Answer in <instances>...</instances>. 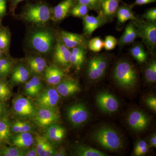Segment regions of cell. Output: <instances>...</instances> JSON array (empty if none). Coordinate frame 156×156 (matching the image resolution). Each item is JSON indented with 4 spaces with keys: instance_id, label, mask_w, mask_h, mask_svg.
<instances>
[{
    "instance_id": "c3c4849f",
    "label": "cell",
    "mask_w": 156,
    "mask_h": 156,
    "mask_svg": "<svg viewBox=\"0 0 156 156\" xmlns=\"http://www.w3.org/2000/svg\"><path fill=\"white\" fill-rule=\"evenodd\" d=\"M150 144L152 147H156V134H153L150 138Z\"/></svg>"
},
{
    "instance_id": "ac0fdd59",
    "label": "cell",
    "mask_w": 156,
    "mask_h": 156,
    "mask_svg": "<svg viewBox=\"0 0 156 156\" xmlns=\"http://www.w3.org/2000/svg\"><path fill=\"white\" fill-rule=\"evenodd\" d=\"M76 3V0H64L59 3L53 9V20L59 21L64 19Z\"/></svg>"
},
{
    "instance_id": "836d02e7",
    "label": "cell",
    "mask_w": 156,
    "mask_h": 156,
    "mask_svg": "<svg viewBox=\"0 0 156 156\" xmlns=\"http://www.w3.org/2000/svg\"><path fill=\"white\" fill-rule=\"evenodd\" d=\"M1 156H24L23 151L16 147L5 146L0 148Z\"/></svg>"
},
{
    "instance_id": "d4e9b609",
    "label": "cell",
    "mask_w": 156,
    "mask_h": 156,
    "mask_svg": "<svg viewBox=\"0 0 156 156\" xmlns=\"http://www.w3.org/2000/svg\"><path fill=\"white\" fill-rule=\"evenodd\" d=\"M138 37L137 31L133 21L129 23L125 29L124 33L122 35L118 43L119 47L133 43Z\"/></svg>"
},
{
    "instance_id": "b9f144b4",
    "label": "cell",
    "mask_w": 156,
    "mask_h": 156,
    "mask_svg": "<svg viewBox=\"0 0 156 156\" xmlns=\"http://www.w3.org/2000/svg\"><path fill=\"white\" fill-rule=\"evenodd\" d=\"M118 44V41L115 37L112 36L106 37L104 41V47L106 50H110L114 49Z\"/></svg>"
},
{
    "instance_id": "484cf974",
    "label": "cell",
    "mask_w": 156,
    "mask_h": 156,
    "mask_svg": "<svg viewBox=\"0 0 156 156\" xmlns=\"http://www.w3.org/2000/svg\"><path fill=\"white\" fill-rule=\"evenodd\" d=\"M30 72L23 65L20 64L16 66L12 72L11 80L14 84L23 83L30 78Z\"/></svg>"
},
{
    "instance_id": "277c9868",
    "label": "cell",
    "mask_w": 156,
    "mask_h": 156,
    "mask_svg": "<svg viewBox=\"0 0 156 156\" xmlns=\"http://www.w3.org/2000/svg\"><path fill=\"white\" fill-rule=\"evenodd\" d=\"M22 17L26 21L34 24L45 25L51 18V11L46 5H33L26 9L22 14Z\"/></svg>"
},
{
    "instance_id": "30bf717a",
    "label": "cell",
    "mask_w": 156,
    "mask_h": 156,
    "mask_svg": "<svg viewBox=\"0 0 156 156\" xmlns=\"http://www.w3.org/2000/svg\"><path fill=\"white\" fill-rule=\"evenodd\" d=\"M60 99L56 89L48 88L42 90L37 96L36 105L38 108H56Z\"/></svg>"
},
{
    "instance_id": "7402d4cb",
    "label": "cell",
    "mask_w": 156,
    "mask_h": 156,
    "mask_svg": "<svg viewBox=\"0 0 156 156\" xmlns=\"http://www.w3.org/2000/svg\"><path fill=\"white\" fill-rule=\"evenodd\" d=\"M66 134V130L64 127L53 124L48 127L44 137L50 142H59L64 138Z\"/></svg>"
},
{
    "instance_id": "7dc6e473",
    "label": "cell",
    "mask_w": 156,
    "mask_h": 156,
    "mask_svg": "<svg viewBox=\"0 0 156 156\" xmlns=\"http://www.w3.org/2000/svg\"><path fill=\"white\" fill-rule=\"evenodd\" d=\"M156 1V0H135L134 5H145L149 3L154 2Z\"/></svg>"
},
{
    "instance_id": "d590c367",
    "label": "cell",
    "mask_w": 156,
    "mask_h": 156,
    "mask_svg": "<svg viewBox=\"0 0 156 156\" xmlns=\"http://www.w3.org/2000/svg\"><path fill=\"white\" fill-rule=\"evenodd\" d=\"M12 93L9 85L5 81L0 80V101L4 102L9 100Z\"/></svg>"
},
{
    "instance_id": "d6a6232c",
    "label": "cell",
    "mask_w": 156,
    "mask_h": 156,
    "mask_svg": "<svg viewBox=\"0 0 156 156\" xmlns=\"http://www.w3.org/2000/svg\"><path fill=\"white\" fill-rule=\"evenodd\" d=\"M144 76L148 83H154L156 81V62L154 59L146 67Z\"/></svg>"
},
{
    "instance_id": "4316f807",
    "label": "cell",
    "mask_w": 156,
    "mask_h": 156,
    "mask_svg": "<svg viewBox=\"0 0 156 156\" xmlns=\"http://www.w3.org/2000/svg\"><path fill=\"white\" fill-rule=\"evenodd\" d=\"M27 64L30 72L36 74H41L44 72L48 67L47 62L44 58L40 56L31 57L28 59Z\"/></svg>"
},
{
    "instance_id": "9a60e30c",
    "label": "cell",
    "mask_w": 156,
    "mask_h": 156,
    "mask_svg": "<svg viewBox=\"0 0 156 156\" xmlns=\"http://www.w3.org/2000/svg\"><path fill=\"white\" fill-rule=\"evenodd\" d=\"M56 90L60 95L66 97L80 92V87L77 81L71 78H68L57 85Z\"/></svg>"
},
{
    "instance_id": "8fae6325",
    "label": "cell",
    "mask_w": 156,
    "mask_h": 156,
    "mask_svg": "<svg viewBox=\"0 0 156 156\" xmlns=\"http://www.w3.org/2000/svg\"><path fill=\"white\" fill-rule=\"evenodd\" d=\"M96 101L99 108L107 113H113L117 112L119 107V101L108 92L98 93L96 95Z\"/></svg>"
},
{
    "instance_id": "ee69618b",
    "label": "cell",
    "mask_w": 156,
    "mask_h": 156,
    "mask_svg": "<svg viewBox=\"0 0 156 156\" xmlns=\"http://www.w3.org/2000/svg\"><path fill=\"white\" fill-rule=\"evenodd\" d=\"M147 105L153 111H156V98L155 96L150 95L145 99Z\"/></svg>"
},
{
    "instance_id": "4fadbf2b",
    "label": "cell",
    "mask_w": 156,
    "mask_h": 156,
    "mask_svg": "<svg viewBox=\"0 0 156 156\" xmlns=\"http://www.w3.org/2000/svg\"><path fill=\"white\" fill-rule=\"evenodd\" d=\"M60 39L65 46L69 49L77 47L86 48L88 46L87 40L83 36L79 34L62 31L60 33Z\"/></svg>"
},
{
    "instance_id": "f907efd6",
    "label": "cell",
    "mask_w": 156,
    "mask_h": 156,
    "mask_svg": "<svg viewBox=\"0 0 156 156\" xmlns=\"http://www.w3.org/2000/svg\"><path fill=\"white\" fill-rule=\"evenodd\" d=\"M5 111V106L3 102L0 101V119L3 117Z\"/></svg>"
},
{
    "instance_id": "ffe728a7",
    "label": "cell",
    "mask_w": 156,
    "mask_h": 156,
    "mask_svg": "<svg viewBox=\"0 0 156 156\" xmlns=\"http://www.w3.org/2000/svg\"><path fill=\"white\" fill-rule=\"evenodd\" d=\"M65 76L63 70L55 66H48L44 71L45 80L50 85H57Z\"/></svg>"
},
{
    "instance_id": "60d3db41",
    "label": "cell",
    "mask_w": 156,
    "mask_h": 156,
    "mask_svg": "<svg viewBox=\"0 0 156 156\" xmlns=\"http://www.w3.org/2000/svg\"><path fill=\"white\" fill-rule=\"evenodd\" d=\"M76 3L85 5L89 9L99 12L100 9L99 0H76Z\"/></svg>"
},
{
    "instance_id": "8d00e7d4",
    "label": "cell",
    "mask_w": 156,
    "mask_h": 156,
    "mask_svg": "<svg viewBox=\"0 0 156 156\" xmlns=\"http://www.w3.org/2000/svg\"><path fill=\"white\" fill-rule=\"evenodd\" d=\"M13 63L7 58H0V76H5L11 72Z\"/></svg>"
},
{
    "instance_id": "1f68e13d",
    "label": "cell",
    "mask_w": 156,
    "mask_h": 156,
    "mask_svg": "<svg viewBox=\"0 0 156 156\" xmlns=\"http://www.w3.org/2000/svg\"><path fill=\"white\" fill-rule=\"evenodd\" d=\"M130 53L133 58L140 63L145 62L147 58V54L143 46L140 44H135L130 49Z\"/></svg>"
},
{
    "instance_id": "8992f818",
    "label": "cell",
    "mask_w": 156,
    "mask_h": 156,
    "mask_svg": "<svg viewBox=\"0 0 156 156\" xmlns=\"http://www.w3.org/2000/svg\"><path fill=\"white\" fill-rule=\"evenodd\" d=\"M108 59L105 56L96 55L88 62L87 75L89 80L92 81L99 80L104 75L108 67Z\"/></svg>"
},
{
    "instance_id": "7a4b0ae2",
    "label": "cell",
    "mask_w": 156,
    "mask_h": 156,
    "mask_svg": "<svg viewBox=\"0 0 156 156\" xmlns=\"http://www.w3.org/2000/svg\"><path fill=\"white\" fill-rule=\"evenodd\" d=\"M29 46L37 52L47 54L53 50L55 43V35L52 31L41 29L35 31L29 37Z\"/></svg>"
},
{
    "instance_id": "f6af8a7d",
    "label": "cell",
    "mask_w": 156,
    "mask_h": 156,
    "mask_svg": "<svg viewBox=\"0 0 156 156\" xmlns=\"http://www.w3.org/2000/svg\"><path fill=\"white\" fill-rule=\"evenodd\" d=\"M24 156H38L36 147H33L30 149H27L25 151H23Z\"/></svg>"
},
{
    "instance_id": "83f0119b",
    "label": "cell",
    "mask_w": 156,
    "mask_h": 156,
    "mask_svg": "<svg viewBox=\"0 0 156 156\" xmlns=\"http://www.w3.org/2000/svg\"><path fill=\"white\" fill-rule=\"evenodd\" d=\"M131 8L132 6L128 5L119 6L116 15L120 23H124L128 20L133 21L137 19L133 14Z\"/></svg>"
},
{
    "instance_id": "7bdbcfd3",
    "label": "cell",
    "mask_w": 156,
    "mask_h": 156,
    "mask_svg": "<svg viewBox=\"0 0 156 156\" xmlns=\"http://www.w3.org/2000/svg\"><path fill=\"white\" fill-rule=\"evenodd\" d=\"M144 18L146 19L148 21L156 22V9L155 8L149 9L145 12L143 16Z\"/></svg>"
},
{
    "instance_id": "9c48e42d",
    "label": "cell",
    "mask_w": 156,
    "mask_h": 156,
    "mask_svg": "<svg viewBox=\"0 0 156 156\" xmlns=\"http://www.w3.org/2000/svg\"><path fill=\"white\" fill-rule=\"evenodd\" d=\"M66 115L69 121L73 126L78 127L87 122L90 117V113L85 105L76 103L68 108Z\"/></svg>"
},
{
    "instance_id": "4dcf8cb0",
    "label": "cell",
    "mask_w": 156,
    "mask_h": 156,
    "mask_svg": "<svg viewBox=\"0 0 156 156\" xmlns=\"http://www.w3.org/2000/svg\"><path fill=\"white\" fill-rule=\"evenodd\" d=\"M76 155L79 156H106V154L86 145H80L76 148Z\"/></svg>"
},
{
    "instance_id": "f5cc1de1",
    "label": "cell",
    "mask_w": 156,
    "mask_h": 156,
    "mask_svg": "<svg viewBox=\"0 0 156 156\" xmlns=\"http://www.w3.org/2000/svg\"><path fill=\"white\" fill-rule=\"evenodd\" d=\"M2 50H0V58H2Z\"/></svg>"
},
{
    "instance_id": "f546056e",
    "label": "cell",
    "mask_w": 156,
    "mask_h": 156,
    "mask_svg": "<svg viewBox=\"0 0 156 156\" xmlns=\"http://www.w3.org/2000/svg\"><path fill=\"white\" fill-rule=\"evenodd\" d=\"M11 132L15 134L25 132L32 133L35 131L34 128L30 123L26 121L20 120L14 121L12 124L11 123Z\"/></svg>"
},
{
    "instance_id": "ab89813d",
    "label": "cell",
    "mask_w": 156,
    "mask_h": 156,
    "mask_svg": "<svg viewBox=\"0 0 156 156\" xmlns=\"http://www.w3.org/2000/svg\"><path fill=\"white\" fill-rule=\"evenodd\" d=\"M10 43V36L5 29L0 30V50H7Z\"/></svg>"
},
{
    "instance_id": "5b68a950",
    "label": "cell",
    "mask_w": 156,
    "mask_h": 156,
    "mask_svg": "<svg viewBox=\"0 0 156 156\" xmlns=\"http://www.w3.org/2000/svg\"><path fill=\"white\" fill-rule=\"evenodd\" d=\"M138 37L141 38L149 50H154L156 46V22L144 21L137 19L133 20Z\"/></svg>"
},
{
    "instance_id": "5bb4252c",
    "label": "cell",
    "mask_w": 156,
    "mask_h": 156,
    "mask_svg": "<svg viewBox=\"0 0 156 156\" xmlns=\"http://www.w3.org/2000/svg\"><path fill=\"white\" fill-rule=\"evenodd\" d=\"M128 125L134 131H140L147 128L149 120L143 112L135 110L131 112L128 117Z\"/></svg>"
},
{
    "instance_id": "d6986e66",
    "label": "cell",
    "mask_w": 156,
    "mask_h": 156,
    "mask_svg": "<svg viewBox=\"0 0 156 156\" xmlns=\"http://www.w3.org/2000/svg\"><path fill=\"white\" fill-rule=\"evenodd\" d=\"M12 146L19 148L20 149L27 150L34 144V136L30 132L18 133L11 138Z\"/></svg>"
},
{
    "instance_id": "3957f363",
    "label": "cell",
    "mask_w": 156,
    "mask_h": 156,
    "mask_svg": "<svg viewBox=\"0 0 156 156\" xmlns=\"http://www.w3.org/2000/svg\"><path fill=\"white\" fill-rule=\"evenodd\" d=\"M93 138L104 148L116 151L122 147V140L114 129L107 127H101L94 132Z\"/></svg>"
},
{
    "instance_id": "74e56055",
    "label": "cell",
    "mask_w": 156,
    "mask_h": 156,
    "mask_svg": "<svg viewBox=\"0 0 156 156\" xmlns=\"http://www.w3.org/2000/svg\"><path fill=\"white\" fill-rule=\"evenodd\" d=\"M149 150L148 144L144 140H140L135 144L134 155L136 156L145 155Z\"/></svg>"
},
{
    "instance_id": "e0dca14e",
    "label": "cell",
    "mask_w": 156,
    "mask_h": 156,
    "mask_svg": "<svg viewBox=\"0 0 156 156\" xmlns=\"http://www.w3.org/2000/svg\"><path fill=\"white\" fill-rule=\"evenodd\" d=\"M102 15L98 14L97 17L87 15L83 17L84 34L88 37H91L93 32L106 23Z\"/></svg>"
},
{
    "instance_id": "681fc988",
    "label": "cell",
    "mask_w": 156,
    "mask_h": 156,
    "mask_svg": "<svg viewBox=\"0 0 156 156\" xmlns=\"http://www.w3.org/2000/svg\"><path fill=\"white\" fill-rule=\"evenodd\" d=\"M66 154L64 149H62L58 151H56L53 156H66Z\"/></svg>"
},
{
    "instance_id": "cb8c5ba5",
    "label": "cell",
    "mask_w": 156,
    "mask_h": 156,
    "mask_svg": "<svg viewBox=\"0 0 156 156\" xmlns=\"http://www.w3.org/2000/svg\"><path fill=\"white\" fill-rule=\"evenodd\" d=\"M71 51L70 63L77 70H80L83 66L86 59V48L77 47L73 48Z\"/></svg>"
},
{
    "instance_id": "bcb514c9",
    "label": "cell",
    "mask_w": 156,
    "mask_h": 156,
    "mask_svg": "<svg viewBox=\"0 0 156 156\" xmlns=\"http://www.w3.org/2000/svg\"><path fill=\"white\" fill-rule=\"evenodd\" d=\"M6 10L5 0H0V16H2L5 13Z\"/></svg>"
},
{
    "instance_id": "ba28073f",
    "label": "cell",
    "mask_w": 156,
    "mask_h": 156,
    "mask_svg": "<svg viewBox=\"0 0 156 156\" xmlns=\"http://www.w3.org/2000/svg\"><path fill=\"white\" fill-rule=\"evenodd\" d=\"M59 116L56 108L37 107L33 119L37 126L45 128H48L58 121Z\"/></svg>"
},
{
    "instance_id": "52a82bcc",
    "label": "cell",
    "mask_w": 156,
    "mask_h": 156,
    "mask_svg": "<svg viewBox=\"0 0 156 156\" xmlns=\"http://www.w3.org/2000/svg\"><path fill=\"white\" fill-rule=\"evenodd\" d=\"M12 107L15 115L23 119H33L36 110L34 104L30 99L21 96L14 98Z\"/></svg>"
},
{
    "instance_id": "44dd1931",
    "label": "cell",
    "mask_w": 156,
    "mask_h": 156,
    "mask_svg": "<svg viewBox=\"0 0 156 156\" xmlns=\"http://www.w3.org/2000/svg\"><path fill=\"white\" fill-rule=\"evenodd\" d=\"M36 148L38 156H53L56 149L53 144L44 136L37 135L36 137Z\"/></svg>"
},
{
    "instance_id": "603a6c76",
    "label": "cell",
    "mask_w": 156,
    "mask_h": 156,
    "mask_svg": "<svg viewBox=\"0 0 156 156\" xmlns=\"http://www.w3.org/2000/svg\"><path fill=\"white\" fill-rule=\"evenodd\" d=\"M43 89V84L39 77L34 76L26 82L24 92L31 97H37Z\"/></svg>"
},
{
    "instance_id": "e575fe53",
    "label": "cell",
    "mask_w": 156,
    "mask_h": 156,
    "mask_svg": "<svg viewBox=\"0 0 156 156\" xmlns=\"http://www.w3.org/2000/svg\"><path fill=\"white\" fill-rule=\"evenodd\" d=\"M89 9L87 6L76 3L71 9L70 13L74 17H83L88 14Z\"/></svg>"
},
{
    "instance_id": "f35d334b",
    "label": "cell",
    "mask_w": 156,
    "mask_h": 156,
    "mask_svg": "<svg viewBox=\"0 0 156 156\" xmlns=\"http://www.w3.org/2000/svg\"><path fill=\"white\" fill-rule=\"evenodd\" d=\"M88 46L91 51L99 52L104 47V41L98 37L93 38L89 41Z\"/></svg>"
},
{
    "instance_id": "816d5d0a",
    "label": "cell",
    "mask_w": 156,
    "mask_h": 156,
    "mask_svg": "<svg viewBox=\"0 0 156 156\" xmlns=\"http://www.w3.org/2000/svg\"><path fill=\"white\" fill-rule=\"evenodd\" d=\"M24 1V0H13V4L14 6L17 5L18 3L22 2V1Z\"/></svg>"
},
{
    "instance_id": "6da1fadb",
    "label": "cell",
    "mask_w": 156,
    "mask_h": 156,
    "mask_svg": "<svg viewBox=\"0 0 156 156\" xmlns=\"http://www.w3.org/2000/svg\"><path fill=\"white\" fill-rule=\"evenodd\" d=\"M114 78L120 87L128 89L135 87L138 79L135 68L130 62L126 61L117 63L114 71Z\"/></svg>"
},
{
    "instance_id": "f1b7e54d",
    "label": "cell",
    "mask_w": 156,
    "mask_h": 156,
    "mask_svg": "<svg viewBox=\"0 0 156 156\" xmlns=\"http://www.w3.org/2000/svg\"><path fill=\"white\" fill-rule=\"evenodd\" d=\"M11 123L9 118L3 117L0 119V140L2 144L8 142L11 138Z\"/></svg>"
},
{
    "instance_id": "db71d44e",
    "label": "cell",
    "mask_w": 156,
    "mask_h": 156,
    "mask_svg": "<svg viewBox=\"0 0 156 156\" xmlns=\"http://www.w3.org/2000/svg\"><path fill=\"white\" fill-rule=\"evenodd\" d=\"M2 144V142H1V140H0V147H1V144Z\"/></svg>"
},
{
    "instance_id": "2e32d148",
    "label": "cell",
    "mask_w": 156,
    "mask_h": 156,
    "mask_svg": "<svg viewBox=\"0 0 156 156\" xmlns=\"http://www.w3.org/2000/svg\"><path fill=\"white\" fill-rule=\"evenodd\" d=\"M99 14L102 15L107 22L116 15L119 4L122 0H99Z\"/></svg>"
},
{
    "instance_id": "7c38bea8",
    "label": "cell",
    "mask_w": 156,
    "mask_h": 156,
    "mask_svg": "<svg viewBox=\"0 0 156 156\" xmlns=\"http://www.w3.org/2000/svg\"><path fill=\"white\" fill-rule=\"evenodd\" d=\"M54 61L62 69L68 70L70 67L71 51L60 39H58L54 49Z\"/></svg>"
}]
</instances>
